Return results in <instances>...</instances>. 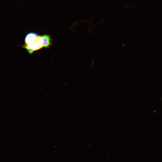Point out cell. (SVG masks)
<instances>
[{
    "label": "cell",
    "instance_id": "obj_1",
    "mask_svg": "<svg viewBox=\"0 0 162 162\" xmlns=\"http://www.w3.org/2000/svg\"><path fill=\"white\" fill-rule=\"evenodd\" d=\"M23 47L30 54H32L34 51L41 49V47L36 40L33 41L27 45L25 44Z\"/></svg>",
    "mask_w": 162,
    "mask_h": 162
},
{
    "label": "cell",
    "instance_id": "obj_2",
    "mask_svg": "<svg viewBox=\"0 0 162 162\" xmlns=\"http://www.w3.org/2000/svg\"><path fill=\"white\" fill-rule=\"evenodd\" d=\"M39 36L38 33L35 32H31L27 33L24 39L25 44L27 45L35 40Z\"/></svg>",
    "mask_w": 162,
    "mask_h": 162
},
{
    "label": "cell",
    "instance_id": "obj_3",
    "mask_svg": "<svg viewBox=\"0 0 162 162\" xmlns=\"http://www.w3.org/2000/svg\"><path fill=\"white\" fill-rule=\"evenodd\" d=\"M43 42V46L45 48H49L51 45V39L50 35L45 34L42 36Z\"/></svg>",
    "mask_w": 162,
    "mask_h": 162
}]
</instances>
